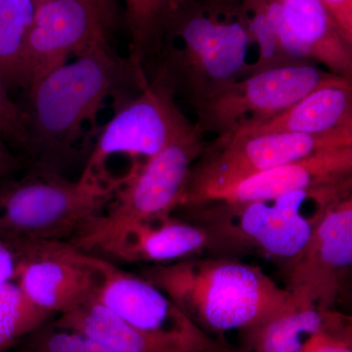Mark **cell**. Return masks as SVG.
<instances>
[{"instance_id":"obj_9","label":"cell","mask_w":352,"mask_h":352,"mask_svg":"<svg viewBox=\"0 0 352 352\" xmlns=\"http://www.w3.org/2000/svg\"><path fill=\"white\" fill-rule=\"evenodd\" d=\"M342 76L310 61L292 62L238 78L194 103L196 126L217 135L273 119L316 88Z\"/></svg>"},{"instance_id":"obj_30","label":"cell","mask_w":352,"mask_h":352,"mask_svg":"<svg viewBox=\"0 0 352 352\" xmlns=\"http://www.w3.org/2000/svg\"><path fill=\"white\" fill-rule=\"evenodd\" d=\"M205 352H241L238 349L229 346L223 340H214L212 346L208 347Z\"/></svg>"},{"instance_id":"obj_4","label":"cell","mask_w":352,"mask_h":352,"mask_svg":"<svg viewBox=\"0 0 352 352\" xmlns=\"http://www.w3.org/2000/svg\"><path fill=\"white\" fill-rule=\"evenodd\" d=\"M352 195V185L300 190L268 201L228 204L207 201L177 208L187 221L199 224L210 236L214 256L233 258L258 254L287 264L300 254L311 234L317 210L307 215L309 201L327 206Z\"/></svg>"},{"instance_id":"obj_18","label":"cell","mask_w":352,"mask_h":352,"mask_svg":"<svg viewBox=\"0 0 352 352\" xmlns=\"http://www.w3.org/2000/svg\"><path fill=\"white\" fill-rule=\"evenodd\" d=\"M351 324V316L336 309H321L291 300L283 309L242 331V335L249 351L305 352L324 333Z\"/></svg>"},{"instance_id":"obj_2","label":"cell","mask_w":352,"mask_h":352,"mask_svg":"<svg viewBox=\"0 0 352 352\" xmlns=\"http://www.w3.org/2000/svg\"><path fill=\"white\" fill-rule=\"evenodd\" d=\"M141 276L206 333L242 332L291 302L288 291L259 266L226 256L154 264Z\"/></svg>"},{"instance_id":"obj_7","label":"cell","mask_w":352,"mask_h":352,"mask_svg":"<svg viewBox=\"0 0 352 352\" xmlns=\"http://www.w3.org/2000/svg\"><path fill=\"white\" fill-rule=\"evenodd\" d=\"M344 146H352V131L323 136L241 131L217 135L206 144L192 166L177 208L210 200L219 192L275 166Z\"/></svg>"},{"instance_id":"obj_29","label":"cell","mask_w":352,"mask_h":352,"mask_svg":"<svg viewBox=\"0 0 352 352\" xmlns=\"http://www.w3.org/2000/svg\"><path fill=\"white\" fill-rule=\"evenodd\" d=\"M100 12L105 16L109 22L117 25L119 13H118L117 0H90Z\"/></svg>"},{"instance_id":"obj_1","label":"cell","mask_w":352,"mask_h":352,"mask_svg":"<svg viewBox=\"0 0 352 352\" xmlns=\"http://www.w3.org/2000/svg\"><path fill=\"white\" fill-rule=\"evenodd\" d=\"M148 76L131 60L120 59L109 41L94 46L75 61L53 69L25 91L27 127L24 163L31 170L63 173L89 148L97 115L120 85L145 87Z\"/></svg>"},{"instance_id":"obj_14","label":"cell","mask_w":352,"mask_h":352,"mask_svg":"<svg viewBox=\"0 0 352 352\" xmlns=\"http://www.w3.org/2000/svg\"><path fill=\"white\" fill-rule=\"evenodd\" d=\"M344 185H352V146L333 148L275 166L219 192L208 201L252 203L272 200L300 190Z\"/></svg>"},{"instance_id":"obj_24","label":"cell","mask_w":352,"mask_h":352,"mask_svg":"<svg viewBox=\"0 0 352 352\" xmlns=\"http://www.w3.org/2000/svg\"><path fill=\"white\" fill-rule=\"evenodd\" d=\"M0 140L17 150L23 160L27 149L28 134L23 107L11 99L9 89L0 78ZM24 161V160H23Z\"/></svg>"},{"instance_id":"obj_27","label":"cell","mask_w":352,"mask_h":352,"mask_svg":"<svg viewBox=\"0 0 352 352\" xmlns=\"http://www.w3.org/2000/svg\"><path fill=\"white\" fill-rule=\"evenodd\" d=\"M20 254L14 243L0 239V285L16 281Z\"/></svg>"},{"instance_id":"obj_17","label":"cell","mask_w":352,"mask_h":352,"mask_svg":"<svg viewBox=\"0 0 352 352\" xmlns=\"http://www.w3.org/2000/svg\"><path fill=\"white\" fill-rule=\"evenodd\" d=\"M54 327L83 333L118 352H205L210 342L177 339L139 330L96 300L59 315Z\"/></svg>"},{"instance_id":"obj_11","label":"cell","mask_w":352,"mask_h":352,"mask_svg":"<svg viewBox=\"0 0 352 352\" xmlns=\"http://www.w3.org/2000/svg\"><path fill=\"white\" fill-rule=\"evenodd\" d=\"M11 243L20 254L15 282L36 307L61 315L95 298L98 256L68 242Z\"/></svg>"},{"instance_id":"obj_12","label":"cell","mask_w":352,"mask_h":352,"mask_svg":"<svg viewBox=\"0 0 352 352\" xmlns=\"http://www.w3.org/2000/svg\"><path fill=\"white\" fill-rule=\"evenodd\" d=\"M113 29L90 0L39 2L25 38V91L69 57L109 41Z\"/></svg>"},{"instance_id":"obj_5","label":"cell","mask_w":352,"mask_h":352,"mask_svg":"<svg viewBox=\"0 0 352 352\" xmlns=\"http://www.w3.org/2000/svg\"><path fill=\"white\" fill-rule=\"evenodd\" d=\"M118 189L29 168L19 179L0 183V239L69 243L103 212Z\"/></svg>"},{"instance_id":"obj_6","label":"cell","mask_w":352,"mask_h":352,"mask_svg":"<svg viewBox=\"0 0 352 352\" xmlns=\"http://www.w3.org/2000/svg\"><path fill=\"white\" fill-rule=\"evenodd\" d=\"M206 144L203 132L193 124L144 163L134 161L103 212L69 244L91 254L104 240L124 229L171 217Z\"/></svg>"},{"instance_id":"obj_10","label":"cell","mask_w":352,"mask_h":352,"mask_svg":"<svg viewBox=\"0 0 352 352\" xmlns=\"http://www.w3.org/2000/svg\"><path fill=\"white\" fill-rule=\"evenodd\" d=\"M352 264V196L322 207L309 239L286 265L294 302L335 309Z\"/></svg>"},{"instance_id":"obj_3","label":"cell","mask_w":352,"mask_h":352,"mask_svg":"<svg viewBox=\"0 0 352 352\" xmlns=\"http://www.w3.org/2000/svg\"><path fill=\"white\" fill-rule=\"evenodd\" d=\"M196 0L171 25L154 71L191 105L243 78L252 45L240 1ZM151 74V75H152ZM150 75V76H151Z\"/></svg>"},{"instance_id":"obj_15","label":"cell","mask_w":352,"mask_h":352,"mask_svg":"<svg viewBox=\"0 0 352 352\" xmlns=\"http://www.w3.org/2000/svg\"><path fill=\"white\" fill-rule=\"evenodd\" d=\"M210 236L199 224L175 219L143 222L104 240L92 251L126 263L166 264L195 258L208 249Z\"/></svg>"},{"instance_id":"obj_16","label":"cell","mask_w":352,"mask_h":352,"mask_svg":"<svg viewBox=\"0 0 352 352\" xmlns=\"http://www.w3.org/2000/svg\"><path fill=\"white\" fill-rule=\"evenodd\" d=\"M234 131L311 136L352 131V80L339 78L316 88L281 115Z\"/></svg>"},{"instance_id":"obj_19","label":"cell","mask_w":352,"mask_h":352,"mask_svg":"<svg viewBox=\"0 0 352 352\" xmlns=\"http://www.w3.org/2000/svg\"><path fill=\"white\" fill-rule=\"evenodd\" d=\"M307 61L324 65L333 75L352 80V43L320 0H278Z\"/></svg>"},{"instance_id":"obj_13","label":"cell","mask_w":352,"mask_h":352,"mask_svg":"<svg viewBox=\"0 0 352 352\" xmlns=\"http://www.w3.org/2000/svg\"><path fill=\"white\" fill-rule=\"evenodd\" d=\"M100 283L95 300L129 325L155 335L210 342L173 300L142 276L98 258Z\"/></svg>"},{"instance_id":"obj_20","label":"cell","mask_w":352,"mask_h":352,"mask_svg":"<svg viewBox=\"0 0 352 352\" xmlns=\"http://www.w3.org/2000/svg\"><path fill=\"white\" fill-rule=\"evenodd\" d=\"M196 0H124L131 36L129 59L148 78L155 69L171 25Z\"/></svg>"},{"instance_id":"obj_21","label":"cell","mask_w":352,"mask_h":352,"mask_svg":"<svg viewBox=\"0 0 352 352\" xmlns=\"http://www.w3.org/2000/svg\"><path fill=\"white\" fill-rule=\"evenodd\" d=\"M36 8L34 0H0V78L9 90L25 88V43Z\"/></svg>"},{"instance_id":"obj_22","label":"cell","mask_w":352,"mask_h":352,"mask_svg":"<svg viewBox=\"0 0 352 352\" xmlns=\"http://www.w3.org/2000/svg\"><path fill=\"white\" fill-rule=\"evenodd\" d=\"M50 315L30 302L16 282L0 285V352L41 327Z\"/></svg>"},{"instance_id":"obj_28","label":"cell","mask_w":352,"mask_h":352,"mask_svg":"<svg viewBox=\"0 0 352 352\" xmlns=\"http://www.w3.org/2000/svg\"><path fill=\"white\" fill-rule=\"evenodd\" d=\"M24 164L19 155L0 140V183L9 179Z\"/></svg>"},{"instance_id":"obj_23","label":"cell","mask_w":352,"mask_h":352,"mask_svg":"<svg viewBox=\"0 0 352 352\" xmlns=\"http://www.w3.org/2000/svg\"><path fill=\"white\" fill-rule=\"evenodd\" d=\"M30 352H118L83 333L51 325L30 333Z\"/></svg>"},{"instance_id":"obj_26","label":"cell","mask_w":352,"mask_h":352,"mask_svg":"<svg viewBox=\"0 0 352 352\" xmlns=\"http://www.w3.org/2000/svg\"><path fill=\"white\" fill-rule=\"evenodd\" d=\"M342 32L344 38L352 43V0H320Z\"/></svg>"},{"instance_id":"obj_25","label":"cell","mask_w":352,"mask_h":352,"mask_svg":"<svg viewBox=\"0 0 352 352\" xmlns=\"http://www.w3.org/2000/svg\"><path fill=\"white\" fill-rule=\"evenodd\" d=\"M305 352H352V324L324 333Z\"/></svg>"},{"instance_id":"obj_31","label":"cell","mask_w":352,"mask_h":352,"mask_svg":"<svg viewBox=\"0 0 352 352\" xmlns=\"http://www.w3.org/2000/svg\"><path fill=\"white\" fill-rule=\"evenodd\" d=\"M44 0H34V2H36V4L39 3V2H43Z\"/></svg>"},{"instance_id":"obj_8","label":"cell","mask_w":352,"mask_h":352,"mask_svg":"<svg viewBox=\"0 0 352 352\" xmlns=\"http://www.w3.org/2000/svg\"><path fill=\"white\" fill-rule=\"evenodd\" d=\"M150 76L135 97L116 96L115 115L97 135L82 179L119 187L122 179L113 177L107 168L111 157L149 159L193 126L176 105L170 82L157 72Z\"/></svg>"}]
</instances>
